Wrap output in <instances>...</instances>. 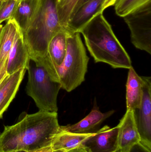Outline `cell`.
Segmentation results:
<instances>
[{"label":"cell","mask_w":151,"mask_h":152,"mask_svg":"<svg viewBox=\"0 0 151 152\" xmlns=\"http://www.w3.org/2000/svg\"></svg>","instance_id":"obj_32"},{"label":"cell","mask_w":151,"mask_h":152,"mask_svg":"<svg viewBox=\"0 0 151 152\" xmlns=\"http://www.w3.org/2000/svg\"><path fill=\"white\" fill-rule=\"evenodd\" d=\"M89 0H79L78 1V2L76 4V5H75V7H74V10L73 12L72 13H74V12H75V11L77 10L82 5H83L85 3H86V2L88 1Z\"/></svg>","instance_id":"obj_26"},{"label":"cell","mask_w":151,"mask_h":152,"mask_svg":"<svg viewBox=\"0 0 151 152\" xmlns=\"http://www.w3.org/2000/svg\"><path fill=\"white\" fill-rule=\"evenodd\" d=\"M103 0H89L70 17L66 30L70 34L79 33L93 18L100 13Z\"/></svg>","instance_id":"obj_9"},{"label":"cell","mask_w":151,"mask_h":152,"mask_svg":"<svg viewBox=\"0 0 151 152\" xmlns=\"http://www.w3.org/2000/svg\"><path fill=\"white\" fill-rule=\"evenodd\" d=\"M5 77H4V78H5ZM3 80H1V82H0V85H1V82H2V81H3Z\"/></svg>","instance_id":"obj_30"},{"label":"cell","mask_w":151,"mask_h":152,"mask_svg":"<svg viewBox=\"0 0 151 152\" xmlns=\"http://www.w3.org/2000/svg\"><path fill=\"white\" fill-rule=\"evenodd\" d=\"M17 152H27L23 151H18Z\"/></svg>","instance_id":"obj_29"},{"label":"cell","mask_w":151,"mask_h":152,"mask_svg":"<svg viewBox=\"0 0 151 152\" xmlns=\"http://www.w3.org/2000/svg\"><path fill=\"white\" fill-rule=\"evenodd\" d=\"M65 151L63 150H59V151H55L52 149L51 147V145L49 146H46V147H43V148H40L34 151L31 152H66Z\"/></svg>","instance_id":"obj_24"},{"label":"cell","mask_w":151,"mask_h":152,"mask_svg":"<svg viewBox=\"0 0 151 152\" xmlns=\"http://www.w3.org/2000/svg\"><path fill=\"white\" fill-rule=\"evenodd\" d=\"M89 59L80 33H68L66 54L62 64L43 67L53 80L60 83L61 88L70 92L85 80Z\"/></svg>","instance_id":"obj_4"},{"label":"cell","mask_w":151,"mask_h":152,"mask_svg":"<svg viewBox=\"0 0 151 152\" xmlns=\"http://www.w3.org/2000/svg\"><path fill=\"white\" fill-rule=\"evenodd\" d=\"M66 152H87L83 148L81 147H78V148H75V149H72Z\"/></svg>","instance_id":"obj_27"},{"label":"cell","mask_w":151,"mask_h":152,"mask_svg":"<svg viewBox=\"0 0 151 152\" xmlns=\"http://www.w3.org/2000/svg\"><path fill=\"white\" fill-rule=\"evenodd\" d=\"M115 112L113 110L106 113H102L99 110L96 102H95L94 107L90 112L83 119L73 125L60 126L62 130L75 134H89L95 132L104 121L111 116Z\"/></svg>","instance_id":"obj_12"},{"label":"cell","mask_w":151,"mask_h":152,"mask_svg":"<svg viewBox=\"0 0 151 152\" xmlns=\"http://www.w3.org/2000/svg\"><path fill=\"white\" fill-rule=\"evenodd\" d=\"M95 63H106L114 69H129L132 61L103 13L93 18L80 31Z\"/></svg>","instance_id":"obj_2"},{"label":"cell","mask_w":151,"mask_h":152,"mask_svg":"<svg viewBox=\"0 0 151 152\" xmlns=\"http://www.w3.org/2000/svg\"><path fill=\"white\" fill-rule=\"evenodd\" d=\"M62 1V0H57L58 2L60 1Z\"/></svg>","instance_id":"obj_31"},{"label":"cell","mask_w":151,"mask_h":152,"mask_svg":"<svg viewBox=\"0 0 151 152\" xmlns=\"http://www.w3.org/2000/svg\"><path fill=\"white\" fill-rule=\"evenodd\" d=\"M130 31L132 44L151 54V1L123 17Z\"/></svg>","instance_id":"obj_6"},{"label":"cell","mask_w":151,"mask_h":152,"mask_svg":"<svg viewBox=\"0 0 151 152\" xmlns=\"http://www.w3.org/2000/svg\"><path fill=\"white\" fill-rule=\"evenodd\" d=\"M129 152H151V149L140 142L134 145Z\"/></svg>","instance_id":"obj_22"},{"label":"cell","mask_w":151,"mask_h":152,"mask_svg":"<svg viewBox=\"0 0 151 152\" xmlns=\"http://www.w3.org/2000/svg\"><path fill=\"white\" fill-rule=\"evenodd\" d=\"M57 3V0H41L35 18L23 33L30 59L35 62L47 56L51 38L65 29L59 21Z\"/></svg>","instance_id":"obj_3"},{"label":"cell","mask_w":151,"mask_h":152,"mask_svg":"<svg viewBox=\"0 0 151 152\" xmlns=\"http://www.w3.org/2000/svg\"><path fill=\"white\" fill-rule=\"evenodd\" d=\"M93 133L75 134L66 132L60 129V131L53 137L51 148L55 151L63 150L66 152L80 147L82 142Z\"/></svg>","instance_id":"obj_17"},{"label":"cell","mask_w":151,"mask_h":152,"mask_svg":"<svg viewBox=\"0 0 151 152\" xmlns=\"http://www.w3.org/2000/svg\"><path fill=\"white\" fill-rule=\"evenodd\" d=\"M7 60L0 62V82L7 76Z\"/></svg>","instance_id":"obj_23"},{"label":"cell","mask_w":151,"mask_h":152,"mask_svg":"<svg viewBox=\"0 0 151 152\" xmlns=\"http://www.w3.org/2000/svg\"><path fill=\"white\" fill-rule=\"evenodd\" d=\"M79 0H62L58 2L57 8L59 21L66 29L68 20Z\"/></svg>","instance_id":"obj_20"},{"label":"cell","mask_w":151,"mask_h":152,"mask_svg":"<svg viewBox=\"0 0 151 152\" xmlns=\"http://www.w3.org/2000/svg\"><path fill=\"white\" fill-rule=\"evenodd\" d=\"M27 70V94L33 99L39 110L57 113V96L61 88L60 83L53 80L43 67L32 60L29 61Z\"/></svg>","instance_id":"obj_5"},{"label":"cell","mask_w":151,"mask_h":152,"mask_svg":"<svg viewBox=\"0 0 151 152\" xmlns=\"http://www.w3.org/2000/svg\"><path fill=\"white\" fill-rule=\"evenodd\" d=\"M27 69H22L7 76L0 85V119L18 90Z\"/></svg>","instance_id":"obj_14"},{"label":"cell","mask_w":151,"mask_h":152,"mask_svg":"<svg viewBox=\"0 0 151 152\" xmlns=\"http://www.w3.org/2000/svg\"><path fill=\"white\" fill-rule=\"evenodd\" d=\"M151 0H116L114 9L117 15L124 17Z\"/></svg>","instance_id":"obj_19"},{"label":"cell","mask_w":151,"mask_h":152,"mask_svg":"<svg viewBox=\"0 0 151 152\" xmlns=\"http://www.w3.org/2000/svg\"><path fill=\"white\" fill-rule=\"evenodd\" d=\"M118 152H129L131 148L141 142L132 111L126 110L118 125Z\"/></svg>","instance_id":"obj_10"},{"label":"cell","mask_w":151,"mask_h":152,"mask_svg":"<svg viewBox=\"0 0 151 152\" xmlns=\"http://www.w3.org/2000/svg\"><path fill=\"white\" fill-rule=\"evenodd\" d=\"M126 85V110L134 111L141 106L143 94V80L133 66L129 68Z\"/></svg>","instance_id":"obj_16"},{"label":"cell","mask_w":151,"mask_h":152,"mask_svg":"<svg viewBox=\"0 0 151 152\" xmlns=\"http://www.w3.org/2000/svg\"><path fill=\"white\" fill-rule=\"evenodd\" d=\"M3 26L1 24H0V32H1V29L2 28Z\"/></svg>","instance_id":"obj_28"},{"label":"cell","mask_w":151,"mask_h":152,"mask_svg":"<svg viewBox=\"0 0 151 152\" xmlns=\"http://www.w3.org/2000/svg\"><path fill=\"white\" fill-rule=\"evenodd\" d=\"M118 126H105L85 139L80 147L87 152H118Z\"/></svg>","instance_id":"obj_8"},{"label":"cell","mask_w":151,"mask_h":152,"mask_svg":"<svg viewBox=\"0 0 151 152\" xmlns=\"http://www.w3.org/2000/svg\"><path fill=\"white\" fill-rule=\"evenodd\" d=\"M143 94L141 106L133 111L141 142L151 149V77L142 76Z\"/></svg>","instance_id":"obj_7"},{"label":"cell","mask_w":151,"mask_h":152,"mask_svg":"<svg viewBox=\"0 0 151 152\" xmlns=\"http://www.w3.org/2000/svg\"><path fill=\"white\" fill-rule=\"evenodd\" d=\"M60 129L57 113H23L17 123L5 126L0 134V152H31L51 145Z\"/></svg>","instance_id":"obj_1"},{"label":"cell","mask_w":151,"mask_h":152,"mask_svg":"<svg viewBox=\"0 0 151 152\" xmlns=\"http://www.w3.org/2000/svg\"><path fill=\"white\" fill-rule=\"evenodd\" d=\"M20 29L16 21L11 18L2 27L0 32V62L8 59L16 34Z\"/></svg>","instance_id":"obj_18"},{"label":"cell","mask_w":151,"mask_h":152,"mask_svg":"<svg viewBox=\"0 0 151 152\" xmlns=\"http://www.w3.org/2000/svg\"><path fill=\"white\" fill-rule=\"evenodd\" d=\"M41 0H19L13 19L24 33L35 18Z\"/></svg>","instance_id":"obj_15"},{"label":"cell","mask_w":151,"mask_h":152,"mask_svg":"<svg viewBox=\"0 0 151 152\" xmlns=\"http://www.w3.org/2000/svg\"><path fill=\"white\" fill-rule=\"evenodd\" d=\"M19 0H0V24L12 18Z\"/></svg>","instance_id":"obj_21"},{"label":"cell","mask_w":151,"mask_h":152,"mask_svg":"<svg viewBox=\"0 0 151 152\" xmlns=\"http://www.w3.org/2000/svg\"><path fill=\"white\" fill-rule=\"evenodd\" d=\"M67 35L68 33L65 29L57 33L49 42L47 56L35 63L43 67L61 65L66 54Z\"/></svg>","instance_id":"obj_13"},{"label":"cell","mask_w":151,"mask_h":152,"mask_svg":"<svg viewBox=\"0 0 151 152\" xmlns=\"http://www.w3.org/2000/svg\"><path fill=\"white\" fill-rule=\"evenodd\" d=\"M29 53L20 29L16 34L7 59V75H12L22 69H27L30 61Z\"/></svg>","instance_id":"obj_11"},{"label":"cell","mask_w":151,"mask_h":152,"mask_svg":"<svg viewBox=\"0 0 151 152\" xmlns=\"http://www.w3.org/2000/svg\"><path fill=\"white\" fill-rule=\"evenodd\" d=\"M115 1L116 0H103L102 5V10L103 12L107 8L114 5Z\"/></svg>","instance_id":"obj_25"}]
</instances>
